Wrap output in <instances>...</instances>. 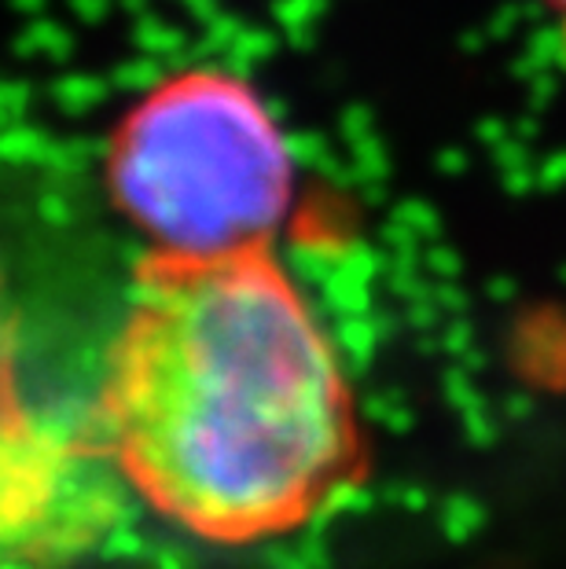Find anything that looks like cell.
Returning a JSON list of instances; mask_svg holds the SVG:
<instances>
[{
    "label": "cell",
    "mask_w": 566,
    "mask_h": 569,
    "mask_svg": "<svg viewBox=\"0 0 566 569\" xmlns=\"http://www.w3.org/2000/svg\"><path fill=\"white\" fill-rule=\"evenodd\" d=\"M100 441L151 515L214 548L302 532L368 478L342 360L272 247L140 261Z\"/></svg>",
    "instance_id": "6da1fadb"
},
{
    "label": "cell",
    "mask_w": 566,
    "mask_h": 569,
    "mask_svg": "<svg viewBox=\"0 0 566 569\" xmlns=\"http://www.w3.org/2000/svg\"><path fill=\"white\" fill-rule=\"evenodd\" d=\"M107 184L166 253L272 247L295 196V162L255 84L218 67L159 81L107 143Z\"/></svg>",
    "instance_id": "7a4b0ae2"
},
{
    "label": "cell",
    "mask_w": 566,
    "mask_h": 569,
    "mask_svg": "<svg viewBox=\"0 0 566 569\" xmlns=\"http://www.w3.org/2000/svg\"><path fill=\"white\" fill-rule=\"evenodd\" d=\"M92 463H111L107 448H89L52 419L33 411L16 379L0 375V555H33L48 548L63 522L59 511L89 503Z\"/></svg>",
    "instance_id": "3957f363"
},
{
    "label": "cell",
    "mask_w": 566,
    "mask_h": 569,
    "mask_svg": "<svg viewBox=\"0 0 566 569\" xmlns=\"http://www.w3.org/2000/svg\"><path fill=\"white\" fill-rule=\"evenodd\" d=\"M563 4H566V0H563Z\"/></svg>",
    "instance_id": "277c9868"
}]
</instances>
